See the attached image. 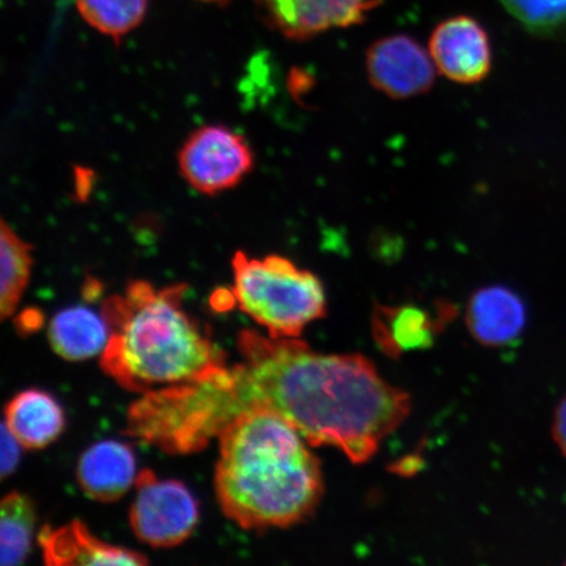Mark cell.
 <instances>
[{
    "label": "cell",
    "instance_id": "1",
    "mask_svg": "<svg viewBox=\"0 0 566 566\" xmlns=\"http://www.w3.org/2000/svg\"><path fill=\"white\" fill-rule=\"evenodd\" d=\"M243 363L224 373L233 415L266 409L311 446H332L350 462L370 460L406 421L409 395L380 377L359 354H324L298 337L239 336Z\"/></svg>",
    "mask_w": 566,
    "mask_h": 566
},
{
    "label": "cell",
    "instance_id": "2",
    "mask_svg": "<svg viewBox=\"0 0 566 566\" xmlns=\"http://www.w3.org/2000/svg\"><path fill=\"white\" fill-rule=\"evenodd\" d=\"M218 437L214 485L229 520L244 530L285 528L314 513L323 495L321 463L292 423L256 409Z\"/></svg>",
    "mask_w": 566,
    "mask_h": 566
},
{
    "label": "cell",
    "instance_id": "3",
    "mask_svg": "<svg viewBox=\"0 0 566 566\" xmlns=\"http://www.w3.org/2000/svg\"><path fill=\"white\" fill-rule=\"evenodd\" d=\"M186 290L133 282L105 303L109 339L102 367L119 386L146 395L195 384L226 367L221 352L182 308Z\"/></svg>",
    "mask_w": 566,
    "mask_h": 566
},
{
    "label": "cell",
    "instance_id": "4",
    "mask_svg": "<svg viewBox=\"0 0 566 566\" xmlns=\"http://www.w3.org/2000/svg\"><path fill=\"white\" fill-rule=\"evenodd\" d=\"M232 296L244 314L275 338H295L327 310V296L314 273L279 254L263 259L238 252L232 259Z\"/></svg>",
    "mask_w": 566,
    "mask_h": 566
},
{
    "label": "cell",
    "instance_id": "5",
    "mask_svg": "<svg viewBox=\"0 0 566 566\" xmlns=\"http://www.w3.org/2000/svg\"><path fill=\"white\" fill-rule=\"evenodd\" d=\"M130 526L140 542L153 548L180 546L192 535L200 512L192 492L176 480H161L151 471L138 473Z\"/></svg>",
    "mask_w": 566,
    "mask_h": 566
},
{
    "label": "cell",
    "instance_id": "6",
    "mask_svg": "<svg viewBox=\"0 0 566 566\" xmlns=\"http://www.w3.org/2000/svg\"><path fill=\"white\" fill-rule=\"evenodd\" d=\"M180 172L197 192L214 196L237 187L253 167L245 139L224 126L196 130L179 154Z\"/></svg>",
    "mask_w": 566,
    "mask_h": 566
},
{
    "label": "cell",
    "instance_id": "7",
    "mask_svg": "<svg viewBox=\"0 0 566 566\" xmlns=\"http://www.w3.org/2000/svg\"><path fill=\"white\" fill-rule=\"evenodd\" d=\"M366 69L373 86L395 98L428 92L434 84L437 70L430 53L406 34L374 42L366 54Z\"/></svg>",
    "mask_w": 566,
    "mask_h": 566
},
{
    "label": "cell",
    "instance_id": "8",
    "mask_svg": "<svg viewBox=\"0 0 566 566\" xmlns=\"http://www.w3.org/2000/svg\"><path fill=\"white\" fill-rule=\"evenodd\" d=\"M273 30L303 41L363 23L384 0H254Z\"/></svg>",
    "mask_w": 566,
    "mask_h": 566
},
{
    "label": "cell",
    "instance_id": "9",
    "mask_svg": "<svg viewBox=\"0 0 566 566\" xmlns=\"http://www.w3.org/2000/svg\"><path fill=\"white\" fill-rule=\"evenodd\" d=\"M429 53L437 70L460 84L484 81L492 67L490 35L471 17L458 15L438 24L431 33Z\"/></svg>",
    "mask_w": 566,
    "mask_h": 566
},
{
    "label": "cell",
    "instance_id": "10",
    "mask_svg": "<svg viewBox=\"0 0 566 566\" xmlns=\"http://www.w3.org/2000/svg\"><path fill=\"white\" fill-rule=\"evenodd\" d=\"M137 462L130 446L102 441L83 452L76 465L77 484L88 499L109 504L130 491L137 481Z\"/></svg>",
    "mask_w": 566,
    "mask_h": 566
},
{
    "label": "cell",
    "instance_id": "11",
    "mask_svg": "<svg viewBox=\"0 0 566 566\" xmlns=\"http://www.w3.org/2000/svg\"><path fill=\"white\" fill-rule=\"evenodd\" d=\"M39 544L48 565H146L139 552L112 546L97 539L83 523L74 521L59 528L45 526Z\"/></svg>",
    "mask_w": 566,
    "mask_h": 566
},
{
    "label": "cell",
    "instance_id": "12",
    "mask_svg": "<svg viewBox=\"0 0 566 566\" xmlns=\"http://www.w3.org/2000/svg\"><path fill=\"white\" fill-rule=\"evenodd\" d=\"M467 325L480 344L506 345L525 329V303L507 287L481 289L471 296L467 307Z\"/></svg>",
    "mask_w": 566,
    "mask_h": 566
},
{
    "label": "cell",
    "instance_id": "13",
    "mask_svg": "<svg viewBox=\"0 0 566 566\" xmlns=\"http://www.w3.org/2000/svg\"><path fill=\"white\" fill-rule=\"evenodd\" d=\"M3 422L27 450H40L61 436L66 420L53 396L40 389H25L6 406Z\"/></svg>",
    "mask_w": 566,
    "mask_h": 566
},
{
    "label": "cell",
    "instance_id": "14",
    "mask_svg": "<svg viewBox=\"0 0 566 566\" xmlns=\"http://www.w3.org/2000/svg\"><path fill=\"white\" fill-rule=\"evenodd\" d=\"M48 336L60 357L76 363L103 354L109 339V325L104 315L87 307H69L52 318Z\"/></svg>",
    "mask_w": 566,
    "mask_h": 566
},
{
    "label": "cell",
    "instance_id": "15",
    "mask_svg": "<svg viewBox=\"0 0 566 566\" xmlns=\"http://www.w3.org/2000/svg\"><path fill=\"white\" fill-rule=\"evenodd\" d=\"M32 245L24 242L7 222L0 229V315L11 317L32 274Z\"/></svg>",
    "mask_w": 566,
    "mask_h": 566
},
{
    "label": "cell",
    "instance_id": "16",
    "mask_svg": "<svg viewBox=\"0 0 566 566\" xmlns=\"http://www.w3.org/2000/svg\"><path fill=\"white\" fill-rule=\"evenodd\" d=\"M33 502L27 495L11 492L0 504V564L18 566L31 554L35 526Z\"/></svg>",
    "mask_w": 566,
    "mask_h": 566
},
{
    "label": "cell",
    "instance_id": "17",
    "mask_svg": "<svg viewBox=\"0 0 566 566\" xmlns=\"http://www.w3.org/2000/svg\"><path fill=\"white\" fill-rule=\"evenodd\" d=\"M375 328L380 345L391 353L420 348L431 339L430 317L413 306L379 307Z\"/></svg>",
    "mask_w": 566,
    "mask_h": 566
},
{
    "label": "cell",
    "instance_id": "18",
    "mask_svg": "<svg viewBox=\"0 0 566 566\" xmlns=\"http://www.w3.org/2000/svg\"><path fill=\"white\" fill-rule=\"evenodd\" d=\"M75 4L90 27L119 41L144 21L148 0H75Z\"/></svg>",
    "mask_w": 566,
    "mask_h": 566
},
{
    "label": "cell",
    "instance_id": "19",
    "mask_svg": "<svg viewBox=\"0 0 566 566\" xmlns=\"http://www.w3.org/2000/svg\"><path fill=\"white\" fill-rule=\"evenodd\" d=\"M530 33L552 35L566 30V0H499Z\"/></svg>",
    "mask_w": 566,
    "mask_h": 566
},
{
    "label": "cell",
    "instance_id": "20",
    "mask_svg": "<svg viewBox=\"0 0 566 566\" xmlns=\"http://www.w3.org/2000/svg\"><path fill=\"white\" fill-rule=\"evenodd\" d=\"M2 437H0V444H2V465H0V475L2 479H7L15 472L17 467L20 463L21 454L25 449L21 444L15 436L11 433V430L7 428V424L2 423Z\"/></svg>",
    "mask_w": 566,
    "mask_h": 566
},
{
    "label": "cell",
    "instance_id": "21",
    "mask_svg": "<svg viewBox=\"0 0 566 566\" xmlns=\"http://www.w3.org/2000/svg\"><path fill=\"white\" fill-rule=\"evenodd\" d=\"M552 436L554 441L566 458V396L558 402L555 410L554 423H552Z\"/></svg>",
    "mask_w": 566,
    "mask_h": 566
},
{
    "label": "cell",
    "instance_id": "22",
    "mask_svg": "<svg viewBox=\"0 0 566 566\" xmlns=\"http://www.w3.org/2000/svg\"><path fill=\"white\" fill-rule=\"evenodd\" d=\"M203 2H222V0H203Z\"/></svg>",
    "mask_w": 566,
    "mask_h": 566
}]
</instances>
